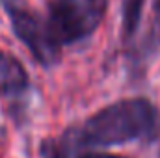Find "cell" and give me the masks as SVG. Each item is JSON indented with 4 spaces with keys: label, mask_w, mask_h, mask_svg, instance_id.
<instances>
[{
    "label": "cell",
    "mask_w": 160,
    "mask_h": 158,
    "mask_svg": "<svg viewBox=\"0 0 160 158\" xmlns=\"http://www.w3.org/2000/svg\"><path fill=\"white\" fill-rule=\"evenodd\" d=\"M160 130V116L147 99H123L69 128L60 141L50 143V158H73L78 147H108L128 141H151Z\"/></svg>",
    "instance_id": "1"
},
{
    "label": "cell",
    "mask_w": 160,
    "mask_h": 158,
    "mask_svg": "<svg viewBox=\"0 0 160 158\" xmlns=\"http://www.w3.org/2000/svg\"><path fill=\"white\" fill-rule=\"evenodd\" d=\"M108 0H48L47 22L54 41L73 45L89 37L106 15Z\"/></svg>",
    "instance_id": "2"
},
{
    "label": "cell",
    "mask_w": 160,
    "mask_h": 158,
    "mask_svg": "<svg viewBox=\"0 0 160 158\" xmlns=\"http://www.w3.org/2000/svg\"><path fill=\"white\" fill-rule=\"evenodd\" d=\"M4 11L11 22V30L17 39L24 43V47L32 52V56L41 65L50 67L58 63L62 47L54 41L48 22L24 2V0H0Z\"/></svg>",
    "instance_id": "3"
},
{
    "label": "cell",
    "mask_w": 160,
    "mask_h": 158,
    "mask_svg": "<svg viewBox=\"0 0 160 158\" xmlns=\"http://www.w3.org/2000/svg\"><path fill=\"white\" fill-rule=\"evenodd\" d=\"M30 87V78L22 63L9 52L0 50V99L21 101Z\"/></svg>",
    "instance_id": "4"
},
{
    "label": "cell",
    "mask_w": 160,
    "mask_h": 158,
    "mask_svg": "<svg viewBox=\"0 0 160 158\" xmlns=\"http://www.w3.org/2000/svg\"><path fill=\"white\" fill-rule=\"evenodd\" d=\"M143 2L145 0H123L121 21H123V37L125 39H130L138 30V24L142 21Z\"/></svg>",
    "instance_id": "5"
},
{
    "label": "cell",
    "mask_w": 160,
    "mask_h": 158,
    "mask_svg": "<svg viewBox=\"0 0 160 158\" xmlns=\"http://www.w3.org/2000/svg\"><path fill=\"white\" fill-rule=\"evenodd\" d=\"M78 158H125V156H116V155H102V153H88V155H82Z\"/></svg>",
    "instance_id": "6"
},
{
    "label": "cell",
    "mask_w": 160,
    "mask_h": 158,
    "mask_svg": "<svg viewBox=\"0 0 160 158\" xmlns=\"http://www.w3.org/2000/svg\"><path fill=\"white\" fill-rule=\"evenodd\" d=\"M155 7H157V11L160 13V0H155Z\"/></svg>",
    "instance_id": "7"
}]
</instances>
